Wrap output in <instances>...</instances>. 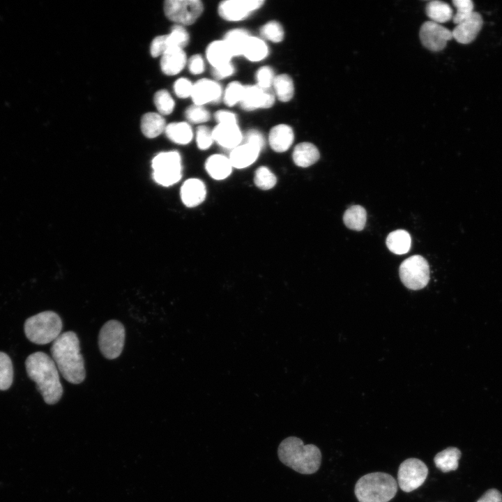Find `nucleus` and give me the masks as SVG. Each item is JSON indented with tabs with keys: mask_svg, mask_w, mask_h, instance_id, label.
<instances>
[{
	"mask_svg": "<svg viewBox=\"0 0 502 502\" xmlns=\"http://www.w3.org/2000/svg\"><path fill=\"white\" fill-rule=\"evenodd\" d=\"M50 351L59 372L66 381L79 384L84 380V362L80 353L79 341L75 332L61 333L53 342Z\"/></svg>",
	"mask_w": 502,
	"mask_h": 502,
	"instance_id": "f257e3e1",
	"label": "nucleus"
},
{
	"mask_svg": "<svg viewBox=\"0 0 502 502\" xmlns=\"http://www.w3.org/2000/svg\"><path fill=\"white\" fill-rule=\"evenodd\" d=\"M25 366L28 376L36 383L45 402L57 403L62 397L63 387L53 359L45 353L38 351L27 357Z\"/></svg>",
	"mask_w": 502,
	"mask_h": 502,
	"instance_id": "f03ea898",
	"label": "nucleus"
},
{
	"mask_svg": "<svg viewBox=\"0 0 502 502\" xmlns=\"http://www.w3.org/2000/svg\"><path fill=\"white\" fill-rule=\"evenodd\" d=\"M277 455L287 466L301 474L316 473L321 463V452L315 445H305L296 436H289L279 444Z\"/></svg>",
	"mask_w": 502,
	"mask_h": 502,
	"instance_id": "7ed1b4c3",
	"label": "nucleus"
},
{
	"mask_svg": "<svg viewBox=\"0 0 502 502\" xmlns=\"http://www.w3.org/2000/svg\"><path fill=\"white\" fill-rule=\"evenodd\" d=\"M397 492L396 480L390 474L374 472L356 482L354 492L359 502H388Z\"/></svg>",
	"mask_w": 502,
	"mask_h": 502,
	"instance_id": "20e7f679",
	"label": "nucleus"
},
{
	"mask_svg": "<svg viewBox=\"0 0 502 502\" xmlns=\"http://www.w3.org/2000/svg\"><path fill=\"white\" fill-rule=\"evenodd\" d=\"M63 324L61 317L53 311H44L28 318L24 333L31 342L45 344L54 342L60 335Z\"/></svg>",
	"mask_w": 502,
	"mask_h": 502,
	"instance_id": "39448f33",
	"label": "nucleus"
},
{
	"mask_svg": "<svg viewBox=\"0 0 502 502\" xmlns=\"http://www.w3.org/2000/svg\"><path fill=\"white\" fill-rule=\"evenodd\" d=\"M153 178L163 186L177 183L181 178V159L176 151L162 152L152 160Z\"/></svg>",
	"mask_w": 502,
	"mask_h": 502,
	"instance_id": "423d86ee",
	"label": "nucleus"
},
{
	"mask_svg": "<svg viewBox=\"0 0 502 502\" xmlns=\"http://www.w3.org/2000/svg\"><path fill=\"white\" fill-rule=\"evenodd\" d=\"M126 331L123 325L117 320H109L101 328L98 345L101 353L107 359H115L122 352Z\"/></svg>",
	"mask_w": 502,
	"mask_h": 502,
	"instance_id": "0eeeda50",
	"label": "nucleus"
},
{
	"mask_svg": "<svg viewBox=\"0 0 502 502\" xmlns=\"http://www.w3.org/2000/svg\"><path fill=\"white\" fill-rule=\"evenodd\" d=\"M401 281L408 289L424 288L429 280V266L422 256L413 255L405 259L400 266Z\"/></svg>",
	"mask_w": 502,
	"mask_h": 502,
	"instance_id": "6e6552de",
	"label": "nucleus"
},
{
	"mask_svg": "<svg viewBox=\"0 0 502 502\" xmlns=\"http://www.w3.org/2000/svg\"><path fill=\"white\" fill-rule=\"evenodd\" d=\"M428 475L427 465L418 458H409L403 461L398 469L397 482L404 492H411L420 487Z\"/></svg>",
	"mask_w": 502,
	"mask_h": 502,
	"instance_id": "1a4fd4ad",
	"label": "nucleus"
},
{
	"mask_svg": "<svg viewBox=\"0 0 502 502\" xmlns=\"http://www.w3.org/2000/svg\"><path fill=\"white\" fill-rule=\"evenodd\" d=\"M203 10L202 2L199 0H167L164 3L166 17L182 26L193 24Z\"/></svg>",
	"mask_w": 502,
	"mask_h": 502,
	"instance_id": "9d476101",
	"label": "nucleus"
},
{
	"mask_svg": "<svg viewBox=\"0 0 502 502\" xmlns=\"http://www.w3.org/2000/svg\"><path fill=\"white\" fill-rule=\"evenodd\" d=\"M419 37L423 45L432 52H440L452 38V31L440 24L427 21L420 26Z\"/></svg>",
	"mask_w": 502,
	"mask_h": 502,
	"instance_id": "9b49d317",
	"label": "nucleus"
},
{
	"mask_svg": "<svg viewBox=\"0 0 502 502\" xmlns=\"http://www.w3.org/2000/svg\"><path fill=\"white\" fill-rule=\"evenodd\" d=\"M264 2L263 0L224 1L218 6V13L222 19L227 21H241L261 8Z\"/></svg>",
	"mask_w": 502,
	"mask_h": 502,
	"instance_id": "f8f14e48",
	"label": "nucleus"
},
{
	"mask_svg": "<svg viewBox=\"0 0 502 502\" xmlns=\"http://www.w3.org/2000/svg\"><path fill=\"white\" fill-rule=\"evenodd\" d=\"M275 95L271 89H264L257 85L245 86L241 107L248 111L269 108L274 104Z\"/></svg>",
	"mask_w": 502,
	"mask_h": 502,
	"instance_id": "ddd939ff",
	"label": "nucleus"
},
{
	"mask_svg": "<svg viewBox=\"0 0 502 502\" xmlns=\"http://www.w3.org/2000/svg\"><path fill=\"white\" fill-rule=\"evenodd\" d=\"M223 91L221 86L215 81L201 79L193 84L191 98L194 104L203 106L205 104L218 101Z\"/></svg>",
	"mask_w": 502,
	"mask_h": 502,
	"instance_id": "4468645a",
	"label": "nucleus"
},
{
	"mask_svg": "<svg viewBox=\"0 0 502 502\" xmlns=\"http://www.w3.org/2000/svg\"><path fill=\"white\" fill-rule=\"evenodd\" d=\"M482 25L481 15L474 11L469 18L457 24L452 31V38L461 44L471 43L476 38Z\"/></svg>",
	"mask_w": 502,
	"mask_h": 502,
	"instance_id": "2eb2a0df",
	"label": "nucleus"
},
{
	"mask_svg": "<svg viewBox=\"0 0 502 502\" xmlns=\"http://www.w3.org/2000/svg\"><path fill=\"white\" fill-rule=\"evenodd\" d=\"M212 133L215 142L231 150L241 144L243 137L238 123H218Z\"/></svg>",
	"mask_w": 502,
	"mask_h": 502,
	"instance_id": "dca6fc26",
	"label": "nucleus"
},
{
	"mask_svg": "<svg viewBox=\"0 0 502 502\" xmlns=\"http://www.w3.org/2000/svg\"><path fill=\"white\" fill-rule=\"evenodd\" d=\"M206 195L204 183L197 178L185 181L181 188V200L188 207L200 204L204 200Z\"/></svg>",
	"mask_w": 502,
	"mask_h": 502,
	"instance_id": "f3484780",
	"label": "nucleus"
},
{
	"mask_svg": "<svg viewBox=\"0 0 502 502\" xmlns=\"http://www.w3.org/2000/svg\"><path fill=\"white\" fill-rule=\"evenodd\" d=\"M294 139L292 128L284 123L278 124L271 128L268 135V142L272 149L276 152H284L291 146Z\"/></svg>",
	"mask_w": 502,
	"mask_h": 502,
	"instance_id": "a211bd4d",
	"label": "nucleus"
},
{
	"mask_svg": "<svg viewBox=\"0 0 502 502\" xmlns=\"http://www.w3.org/2000/svg\"><path fill=\"white\" fill-rule=\"evenodd\" d=\"M260 151L254 146L244 142L231 150L229 159L233 167L245 168L255 162Z\"/></svg>",
	"mask_w": 502,
	"mask_h": 502,
	"instance_id": "6ab92c4d",
	"label": "nucleus"
},
{
	"mask_svg": "<svg viewBox=\"0 0 502 502\" xmlns=\"http://www.w3.org/2000/svg\"><path fill=\"white\" fill-rule=\"evenodd\" d=\"M186 62V55L183 49L169 48L162 55L160 67L165 74L174 75L183 69Z\"/></svg>",
	"mask_w": 502,
	"mask_h": 502,
	"instance_id": "aec40b11",
	"label": "nucleus"
},
{
	"mask_svg": "<svg viewBox=\"0 0 502 502\" xmlns=\"http://www.w3.org/2000/svg\"><path fill=\"white\" fill-rule=\"evenodd\" d=\"M208 61L213 68L220 67L231 63L233 55L224 40L211 43L206 51Z\"/></svg>",
	"mask_w": 502,
	"mask_h": 502,
	"instance_id": "412c9836",
	"label": "nucleus"
},
{
	"mask_svg": "<svg viewBox=\"0 0 502 502\" xmlns=\"http://www.w3.org/2000/svg\"><path fill=\"white\" fill-rule=\"evenodd\" d=\"M320 157L318 149L312 143L301 142L298 144L292 153L294 163L301 167H307L314 164Z\"/></svg>",
	"mask_w": 502,
	"mask_h": 502,
	"instance_id": "4be33fe9",
	"label": "nucleus"
},
{
	"mask_svg": "<svg viewBox=\"0 0 502 502\" xmlns=\"http://www.w3.org/2000/svg\"><path fill=\"white\" fill-rule=\"evenodd\" d=\"M205 167L213 178L222 180L229 176L233 167L229 158L221 154H214L206 160Z\"/></svg>",
	"mask_w": 502,
	"mask_h": 502,
	"instance_id": "5701e85b",
	"label": "nucleus"
},
{
	"mask_svg": "<svg viewBox=\"0 0 502 502\" xmlns=\"http://www.w3.org/2000/svg\"><path fill=\"white\" fill-rule=\"evenodd\" d=\"M461 451L455 447H448L438 452L434 462L438 469L443 473L455 471L458 468Z\"/></svg>",
	"mask_w": 502,
	"mask_h": 502,
	"instance_id": "b1692460",
	"label": "nucleus"
},
{
	"mask_svg": "<svg viewBox=\"0 0 502 502\" xmlns=\"http://www.w3.org/2000/svg\"><path fill=\"white\" fill-rule=\"evenodd\" d=\"M165 121L160 114L148 112L142 117L141 130L148 138L158 137L165 130Z\"/></svg>",
	"mask_w": 502,
	"mask_h": 502,
	"instance_id": "393cba45",
	"label": "nucleus"
},
{
	"mask_svg": "<svg viewBox=\"0 0 502 502\" xmlns=\"http://www.w3.org/2000/svg\"><path fill=\"white\" fill-rule=\"evenodd\" d=\"M165 132L170 140L178 144H188L193 137L192 128L186 122L171 123L166 126Z\"/></svg>",
	"mask_w": 502,
	"mask_h": 502,
	"instance_id": "a878e982",
	"label": "nucleus"
},
{
	"mask_svg": "<svg viewBox=\"0 0 502 502\" xmlns=\"http://www.w3.org/2000/svg\"><path fill=\"white\" fill-rule=\"evenodd\" d=\"M425 13L431 21L440 24L450 21L453 17L450 6L441 1L434 0L427 3Z\"/></svg>",
	"mask_w": 502,
	"mask_h": 502,
	"instance_id": "bb28decb",
	"label": "nucleus"
},
{
	"mask_svg": "<svg viewBox=\"0 0 502 502\" xmlns=\"http://www.w3.org/2000/svg\"><path fill=\"white\" fill-rule=\"evenodd\" d=\"M411 244L409 234L403 229H398L390 232L386 238V245L392 252L396 254L406 253Z\"/></svg>",
	"mask_w": 502,
	"mask_h": 502,
	"instance_id": "cd10ccee",
	"label": "nucleus"
},
{
	"mask_svg": "<svg viewBox=\"0 0 502 502\" xmlns=\"http://www.w3.org/2000/svg\"><path fill=\"white\" fill-rule=\"evenodd\" d=\"M250 36L241 29L229 31L224 37V42L229 47L233 56L243 55L245 45Z\"/></svg>",
	"mask_w": 502,
	"mask_h": 502,
	"instance_id": "c85d7f7f",
	"label": "nucleus"
},
{
	"mask_svg": "<svg viewBox=\"0 0 502 502\" xmlns=\"http://www.w3.org/2000/svg\"><path fill=\"white\" fill-rule=\"evenodd\" d=\"M268 54V47L259 38L250 36L243 55L249 61L257 62L264 59Z\"/></svg>",
	"mask_w": 502,
	"mask_h": 502,
	"instance_id": "c756f323",
	"label": "nucleus"
},
{
	"mask_svg": "<svg viewBox=\"0 0 502 502\" xmlns=\"http://www.w3.org/2000/svg\"><path fill=\"white\" fill-rule=\"evenodd\" d=\"M367 212L365 209L359 205L350 206L344 213L343 221L344 225L349 229L360 231L366 223Z\"/></svg>",
	"mask_w": 502,
	"mask_h": 502,
	"instance_id": "7c9ffc66",
	"label": "nucleus"
},
{
	"mask_svg": "<svg viewBox=\"0 0 502 502\" xmlns=\"http://www.w3.org/2000/svg\"><path fill=\"white\" fill-rule=\"evenodd\" d=\"M273 86L275 93L280 101L288 102L294 96V82L288 75L280 74L275 76Z\"/></svg>",
	"mask_w": 502,
	"mask_h": 502,
	"instance_id": "2f4dec72",
	"label": "nucleus"
},
{
	"mask_svg": "<svg viewBox=\"0 0 502 502\" xmlns=\"http://www.w3.org/2000/svg\"><path fill=\"white\" fill-rule=\"evenodd\" d=\"M189 41V35L183 26L176 24L172 27L171 32L166 35L167 49H183Z\"/></svg>",
	"mask_w": 502,
	"mask_h": 502,
	"instance_id": "473e14b6",
	"label": "nucleus"
},
{
	"mask_svg": "<svg viewBox=\"0 0 502 502\" xmlns=\"http://www.w3.org/2000/svg\"><path fill=\"white\" fill-rule=\"evenodd\" d=\"M13 379V369L10 357L5 353L0 351V390L8 389Z\"/></svg>",
	"mask_w": 502,
	"mask_h": 502,
	"instance_id": "72a5a7b5",
	"label": "nucleus"
},
{
	"mask_svg": "<svg viewBox=\"0 0 502 502\" xmlns=\"http://www.w3.org/2000/svg\"><path fill=\"white\" fill-rule=\"evenodd\" d=\"M245 90V86L238 82H231L223 92V100L228 106H234L241 102Z\"/></svg>",
	"mask_w": 502,
	"mask_h": 502,
	"instance_id": "f704fd0d",
	"label": "nucleus"
},
{
	"mask_svg": "<svg viewBox=\"0 0 502 502\" xmlns=\"http://www.w3.org/2000/svg\"><path fill=\"white\" fill-rule=\"evenodd\" d=\"M254 184L261 190H269L275 186L277 178L275 174L267 167H259L254 174Z\"/></svg>",
	"mask_w": 502,
	"mask_h": 502,
	"instance_id": "c9c22d12",
	"label": "nucleus"
},
{
	"mask_svg": "<svg viewBox=\"0 0 502 502\" xmlns=\"http://www.w3.org/2000/svg\"><path fill=\"white\" fill-rule=\"evenodd\" d=\"M260 33L263 38L273 43L281 42L284 36L282 26L276 21H270L264 24L260 29Z\"/></svg>",
	"mask_w": 502,
	"mask_h": 502,
	"instance_id": "e433bc0d",
	"label": "nucleus"
},
{
	"mask_svg": "<svg viewBox=\"0 0 502 502\" xmlns=\"http://www.w3.org/2000/svg\"><path fill=\"white\" fill-rule=\"evenodd\" d=\"M153 100L160 114L167 115L173 112L174 101L167 91L162 89L157 91Z\"/></svg>",
	"mask_w": 502,
	"mask_h": 502,
	"instance_id": "4c0bfd02",
	"label": "nucleus"
},
{
	"mask_svg": "<svg viewBox=\"0 0 502 502\" xmlns=\"http://www.w3.org/2000/svg\"><path fill=\"white\" fill-rule=\"evenodd\" d=\"M452 4L456 8V13L452 17L456 24L469 18L473 13L474 5L471 0H453Z\"/></svg>",
	"mask_w": 502,
	"mask_h": 502,
	"instance_id": "58836bf2",
	"label": "nucleus"
},
{
	"mask_svg": "<svg viewBox=\"0 0 502 502\" xmlns=\"http://www.w3.org/2000/svg\"><path fill=\"white\" fill-rule=\"evenodd\" d=\"M185 116L189 122L193 123H204L211 118L209 112L204 106L195 104L186 109Z\"/></svg>",
	"mask_w": 502,
	"mask_h": 502,
	"instance_id": "ea45409f",
	"label": "nucleus"
},
{
	"mask_svg": "<svg viewBox=\"0 0 502 502\" xmlns=\"http://www.w3.org/2000/svg\"><path fill=\"white\" fill-rule=\"evenodd\" d=\"M275 77L271 68L269 66H262L256 73L257 85L264 89H271Z\"/></svg>",
	"mask_w": 502,
	"mask_h": 502,
	"instance_id": "a19ab883",
	"label": "nucleus"
},
{
	"mask_svg": "<svg viewBox=\"0 0 502 502\" xmlns=\"http://www.w3.org/2000/svg\"><path fill=\"white\" fill-rule=\"evenodd\" d=\"M196 141L199 149H208L214 142L212 130L205 126H199L196 131Z\"/></svg>",
	"mask_w": 502,
	"mask_h": 502,
	"instance_id": "79ce46f5",
	"label": "nucleus"
},
{
	"mask_svg": "<svg viewBox=\"0 0 502 502\" xmlns=\"http://www.w3.org/2000/svg\"><path fill=\"white\" fill-rule=\"evenodd\" d=\"M193 84L186 79L180 78L174 84V90L176 95L181 98H186L191 96Z\"/></svg>",
	"mask_w": 502,
	"mask_h": 502,
	"instance_id": "37998d69",
	"label": "nucleus"
},
{
	"mask_svg": "<svg viewBox=\"0 0 502 502\" xmlns=\"http://www.w3.org/2000/svg\"><path fill=\"white\" fill-rule=\"evenodd\" d=\"M245 143L250 144L261 150L265 146V139L259 130L252 129L247 132L245 136Z\"/></svg>",
	"mask_w": 502,
	"mask_h": 502,
	"instance_id": "c03bdc74",
	"label": "nucleus"
},
{
	"mask_svg": "<svg viewBox=\"0 0 502 502\" xmlns=\"http://www.w3.org/2000/svg\"><path fill=\"white\" fill-rule=\"evenodd\" d=\"M167 50L166 35L155 37L151 45V54L153 57L162 56Z\"/></svg>",
	"mask_w": 502,
	"mask_h": 502,
	"instance_id": "a18cd8bd",
	"label": "nucleus"
},
{
	"mask_svg": "<svg viewBox=\"0 0 502 502\" xmlns=\"http://www.w3.org/2000/svg\"><path fill=\"white\" fill-rule=\"evenodd\" d=\"M188 68L190 73L194 75L202 73L205 68V63L202 56L199 54L192 56L188 61Z\"/></svg>",
	"mask_w": 502,
	"mask_h": 502,
	"instance_id": "49530a36",
	"label": "nucleus"
},
{
	"mask_svg": "<svg viewBox=\"0 0 502 502\" xmlns=\"http://www.w3.org/2000/svg\"><path fill=\"white\" fill-rule=\"evenodd\" d=\"M234 73V67L231 62L220 67L213 68L212 70L213 76L218 79L230 77Z\"/></svg>",
	"mask_w": 502,
	"mask_h": 502,
	"instance_id": "de8ad7c7",
	"label": "nucleus"
},
{
	"mask_svg": "<svg viewBox=\"0 0 502 502\" xmlns=\"http://www.w3.org/2000/svg\"><path fill=\"white\" fill-rule=\"evenodd\" d=\"M218 123H238L236 115L227 110H219L215 114Z\"/></svg>",
	"mask_w": 502,
	"mask_h": 502,
	"instance_id": "09e8293b",
	"label": "nucleus"
},
{
	"mask_svg": "<svg viewBox=\"0 0 502 502\" xmlns=\"http://www.w3.org/2000/svg\"><path fill=\"white\" fill-rule=\"evenodd\" d=\"M477 502H502V494L496 489L487 490Z\"/></svg>",
	"mask_w": 502,
	"mask_h": 502,
	"instance_id": "8fccbe9b",
	"label": "nucleus"
}]
</instances>
